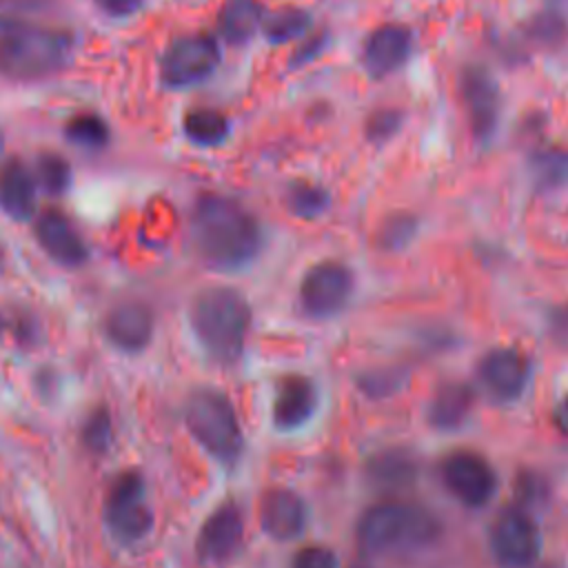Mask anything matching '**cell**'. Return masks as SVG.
I'll use <instances>...</instances> for the list:
<instances>
[{"label":"cell","mask_w":568,"mask_h":568,"mask_svg":"<svg viewBox=\"0 0 568 568\" xmlns=\"http://www.w3.org/2000/svg\"><path fill=\"white\" fill-rule=\"evenodd\" d=\"M264 9L257 0H226L217 16V27L224 40L240 44L253 38L262 27Z\"/></svg>","instance_id":"44dd1931"},{"label":"cell","mask_w":568,"mask_h":568,"mask_svg":"<svg viewBox=\"0 0 568 568\" xmlns=\"http://www.w3.org/2000/svg\"><path fill=\"white\" fill-rule=\"evenodd\" d=\"M315 406H317V390L311 379L300 375L284 377L277 384L275 397H273V408H271L273 424L280 430H295L311 419V415L315 413Z\"/></svg>","instance_id":"ac0fdd59"},{"label":"cell","mask_w":568,"mask_h":568,"mask_svg":"<svg viewBox=\"0 0 568 568\" xmlns=\"http://www.w3.org/2000/svg\"><path fill=\"white\" fill-rule=\"evenodd\" d=\"M0 331H2V322H0Z\"/></svg>","instance_id":"8d00e7d4"},{"label":"cell","mask_w":568,"mask_h":568,"mask_svg":"<svg viewBox=\"0 0 568 568\" xmlns=\"http://www.w3.org/2000/svg\"><path fill=\"white\" fill-rule=\"evenodd\" d=\"M541 550L535 521L521 508H506L490 526V552L501 568H528Z\"/></svg>","instance_id":"ba28073f"},{"label":"cell","mask_w":568,"mask_h":568,"mask_svg":"<svg viewBox=\"0 0 568 568\" xmlns=\"http://www.w3.org/2000/svg\"><path fill=\"white\" fill-rule=\"evenodd\" d=\"M530 175L541 191H557L568 184V149L546 146L532 153Z\"/></svg>","instance_id":"603a6c76"},{"label":"cell","mask_w":568,"mask_h":568,"mask_svg":"<svg viewBox=\"0 0 568 568\" xmlns=\"http://www.w3.org/2000/svg\"><path fill=\"white\" fill-rule=\"evenodd\" d=\"M67 135L73 144L93 149V146H102L106 142L109 131H106V124L100 118L84 113V115H78L69 122Z\"/></svg>","instance_id":"4316f807"},{"label":"cell","mask_w":568,"mask_h":568,"mask_svg":"<svg viewBox=\"0 0 568 568\" xmlns=\"http://www.w3.org/2000/svg\"><path fill=\"white\" fill-rule=\"evenodd\" d=\"M413 51V33L408 27L386 22L373 29L362 49V62L375 78H386L397 71Z\"/></svg>","instance_id":"5bb4252c"},{"label":"cell","mask_w":568,"mask_h":568,"mask_svg":"<svg viewBox=\"0 0 568 568\" xmlns=\"http://www.w3.org/2000/svg\"><path fill=\"white\" fill-rule=\"evenodd\" d=\"M399 113L395 109L375 111L366 122V135L371 140H388L399 129Z\"/></svg>","instance_id":"1f68e13d"},{"label":"cell","mask_w":568,"mask_h":568,"mask_svg":"<svg viewBox=\"0 0 568 568\" xmlns=\"http://www.w3.org/2000/svg\"><path fill=\"white\" fill-rule=\"evenodd\" d=\"M260 526L275 541H288L302 535L306 526V506L288 488H268L260 499Z\"/></svg>","instance_id":"9a60e30c"},{"label":"cell","mask_w":568,"mask_h":568,"mask_svg":"<svg viewBox=\"0 0 568 568\" xmlns=\"http://www.w3.org/2000/svg\"><path fill=\"white\" fill-rule=\"evenodd\" d=\"M38 180L49 193H62L69 184V169L60 158L47 155L38 164Z\"/></svg>","instance_id":"f546056e"},{"label":"cell","mask_w":568,"mask_h":568,"mask_svg":"<svg viewBox=\"0 0 568 568\" xmlns=\"http://www.w3.org/2000/svg\"><path fill=\"white\" fill-rule=\"evenodd\" d=\"M552 331L568 342V306H559L552 313Z\"/></svg>","instance_id":"836d02e7"},{"label":"cell","mask_w":568,"mask_h":568,"mask_svg":"<svg viewBox=\"0 0 568 568\" xmlns=\"http://www.w3.org/2000/svg\"><path fill=\"white\" fill-rule=\"evenodd\" d=\"M111 417H109V410L106 408H95L87 422H84V428H82V439L87 444L89 450L93 453H104L111 444Z\"/></svg>","instance_id":"83f0119b"},{"label":"cell","mask_w":568,"mask_h":568,"mask_svg":"<svg viewBox=\"0 0 568 568\" xmlns=\"http://www.w3.org/2000/svg\"><path fill=\"white\" fill-rule=\"evenodd\" d=\"M104 521L122 544L138 541L151 530L153 515L144 501V481L138 473H122L111 484L104 501Z\"/></svg>","instance_id":"8992f818"},{"label":"cell","mask_w":568,"mask_h":568,"mask_svg":"<svg viewBox=\"0 0 568 568\" xmlns=\"http://www.w3.org/2000/svg\"><path fill=\"white\" fill-rule=\"evenodd\" d=\"M286 204L291 209L293 215L297 217H317L326 211L328 206V195L324 189L315 186V184H306V182H297L288 189L286 193Z\"/></svg>","instance_id":"484cf974"},{"label":"cell","mask_w":568,"mask_h":568,"mask_svg":"<svg viewBox=\"0 0 568 568\" xmlns=\"http://www.w3.org/2000/svg\"><path fill=\"white\" fill-rule=\"evenodd\" d=\"M104 333L124 353L142 351L153 335V315L142 302H122L104 320Z\"/></svg>","instance_id":"e0dca14e"},{"label":"cell","mask_w":568,"mask_h":568,"mask_svg":"<svg viewBox=\"0 0 568 568\" xmlns=\"http://www.w3.org/2000/svg\"><path fill=\"white\" fill-rule=\"evenodd\" d=\"M433 513L406 501H382L364 510L357 524L359 548L368 555L419 550L437 539Z\"/></svg>","instance_id":"277c9868"},{"label":"cell","mask_w":568,"mask_h":568,"mask_svg":"<svg viewBox=\"0 0 568 568\" xmlns=\"http://www.w3.org/2000/svg\"><path fill=\"white\" fill-rule=\"evenodd\" d=\"M191 328L202 351L215 364H233L251 326V306L244 295L229 286L202 291L191 304Z\"/></svg>","instance_id":"7a4b0ae2"},{"label":"cell","mask_w":568,"mask_h":568,"mask_svg":"<svg viewBox=\"0 0 568 568\" xmlns=\"http://www.w3.org/2000/svg\"><path fill=\"white\" fill-rule=\"evenodd\" d=\"M100 11L113 18H124L135 13L142 7V0H93Z\"/></svg>","instance_id":"d6a6232c"},{"label":"cell","mask_w":568,"mask_h":568,"mask_svg":"<svg viewBox=\"0 0 568 568\" xmlns=\"http://www.w3.org/2000/svg\"><path fill=\"white\" fill-rule=\"evenodd\" d=\"M184 422L193 439L220 464H233L244 446L242 426L231 399L213 388H197L184 406Z\"/></svg>","instance_id":"5b68a950"},{"label":"cell","mask_w":568,"mask_h":568,"mask_svg":"<svg viewBox=\"0 0 568 568\" xmlns=\"http://www.w3.org/2000/svg\"><path fill=\"white\" fill-rule=\"evenodd\" d=\"M220 62V47L211 36H182L173 40L160 60V75L169 87H191L206 80Z\"/></svg>","instance_id":"52a82bcc"},{"label":"cell","mask_w":568,"mask_h":568,"mask_svg":"<svg viewBox=\"0 0 568 568\" xmlns=\"http://www.w3.org/2000/svg\"><path fill=\"white\" fill-rule=\"evenodd\" d=\"M184 133L191 142L202 146L220 144L229 133V122L213 109H195L184 118Z\"/></svg>","instance_id":"cb8c5ba5"},{"label":"cell","mask_w":568,"mask_h":568,"mask_svg":"<svg viewBox=\"0 0 568 568\" xmlns=\"http://www.w3.org/2000/svg\"><path fill=\"white\" fill-rule=\"evenodd\" d=\"M413 233H415V220L406 213H399L384 222L379 242H382V246L395 251V248H402L413 237Z\"/></svg>","instance_id":"f1b7e54d"},{"label":"cell","mask_w":568,"mask_h":568,"mask_svg":"<svg viewBox=\"0 0 568 568\" xmlns=\"http://www.w3.org/2000/svg\"><path fill=\"white\" fill-rule=\"evenodd\" d=\"M462 100L468 113L470 131L477 140H490L501 111V98L497 82L481 67H468L462 73Z\"/></svg>","instance_id":"8fae6325"},{"label":"cell","mask_w":568,"mask_h":568,"mask_svg":"<svg viewBox=\"0 0 568 568\" xmlns=\"http://www.w3.org/2000/svg\"><path fill=\"white\" fill-rule=\"evenodd\" d=\"M244 537V519L240 508L233 501L220 504L202 524L195 550L202 561L209 564H222L231 559Z\"/></svg>","instance_id":"7c38bea8"},{"label":"cell","mask_w":568,"mask_h":568,"mask_svg":"<svg viewBox=\"0 0 568 568\" xmlns=\"http://www.w3.org/2000/svg\"><path fill=\"white\" fill-rule=\"evenodd\" d=\"M0 2H36V0H0Z\"/></svg>","instance_id":"d590c367"},{"label":"cell","mask_w":568,"mask_h":568,"mask_svg":"<svg viewBox=\"0 0 568 568\" xmlns=\"http://www.w3.org/2000/svg\"><path fill=\"white\" fill-rule=\"evenodd\" d=\"M559 422H561V426L568 430V395L564 397V402H561V408H559Z\"/></svg>","instance_id":"e575fe53"},{"label":"cell","mask_w":568,"mask_h":568,"mask_svg":"<svg viewBox=\"0 0 568 568\" xmlns=\"http://www.w3.org/2000/svg\"><path fill=\"white\" fill-rule=\"evenodd\" d=\"M470 406H473V390L462 382H450L435 390L428 406V419L435 428H442V430L457 428L468 417Z\"/></svg>","instance_id":"ffe728a7"},{"label":"cell","mask_w":568,"mask_h":568,"mask_svg":"<svg viewBox=\"0 0 568 568\" xmlns=\"http://www.w3.org/2000/svg\"><path fill=\"white\" fill-rule=\"evenodd\" d=\"M0 209L13 220H27L36 211V178L22 162L0 169Z\"/></svg>","instance_id":"d6986e66"},{"label":"cell","mask_w":568,"mask_h":568,"mask_svg":"<svg viewBox=\"0 0 568 568\" xmlns=\"http://www.w3.org/2000/svg\"><path fill=\"white\" fill-rule=\"evenodd\" d=\"M366 475L379 488H404L415 481L417 464L408 453L384 450L368 462Z\"/></svg>","instance_id":"7402d4cb"},{"label":"cell","mask_w":568,"mask_h":568,"mask_svg":"<svg viewBox=\"0 0 568 568\" xmlns=\"http://www.w3.org/2000/svg\"><path fill=\"white\" fill-rule=\"evenodd\" d=\"M442 481L464 506L479 508L488 504L497 490V475L488 459L473 450H455L442 462Z\"/></svg>","instance_id":"30bf717a"},{"label":"cell","mask_w":568,"mask_h":568,"mask_svg":"<svg viewBox=\"0 0 568 568\" xmlns=\"http://www.w3.org/2000/svg\"><path fill=\"white\" fill-rule=\"evenodd\" d=\"M308 24H311L308 13L297 7H284V9H277L275 13H264V20H262V29L266 38L275 44L300 38L308 29Z\"/></svg>","instance_id":"d4e9b609"},{"label":"cell","mask_w":568,"mask_h":568,"mask_svg":"<svg viewBox=\"0 0 568 568\" xmlns=\"http://www.w3.org/2000/svg\"><path fill=\"white\" fill-rule=\"evenodd\" d=\"M191 235L197 255L217 271H237L262 248L260 222L226 195H202L191 215Z\"/></svg>","instance_id":"6da1fadb"},{"label":"cell","mask_w":568,"mask_h":568,"mask_svg":"<svg viewBox=\"0 0 568 568\" xmlns=\"http://www.w3.org/2000/svg\"><path fill=\"white\" fill-rule=\"evenodd\" d=\"M353 293V273L335 260L313 264L300 284L302 308L311 317H331L339 313Z\"/></svg>","instance_id":"9c48e42d"},{"label":"cell","mask_w":568,"mask_h":568,"mask_svg":"<svg viewBox=\"0 0 568 568\" xmlns=\"http://www.w3.org/2000/svg\"><path fill=\"white\" fill-rule=\"evenodd\" d=\"M291 568H337V557L326 546H304L295 552Z\"/></svg>","instance_id":"4dcf8cb0"},{"label":"cell","mask_w":568,"mask_h":568,"mask_svg":"<svg viewBox=\"0 0 568 568\" xmlns=\"http://www.w3.org/2000/svg\"><path fill=\"white\" fill-rule=\"evenodd\" d=\"M71 55V38L53 27L0 16V75L38 80L60 71Z\"/></svg>","instance_id":"3957f363"},{"label":"cell","mask_w":568,"mask_h":568,"mask_svg":"<svg viewBox=\"0 0 568 568\" xmlns=\"http://www.w3.org/2000/svg\"><path fill=\"white\" fill-rule=\"evenodd\" d=\"M528 359L513 346H499L488 351L479 362V379L495 399H517L528 382Z\"/></svg>","instance_id":"4fadbf2b"},{"label":"cell","mask_w":568,"mask_h":568,"mask_svg":"<svg viewBox=\"0 0 568 568\" xmlns=\"http://www.w3.org/2000/svg\"><path fill=\"white\" fill-rule=\"evenodd\" d=\"M36 237L44 253L62 266H80L87 262V246L75 226L60 211H44L36 220Z\"/></svg>","instance_id":"2e32d148"}]
</instances>
